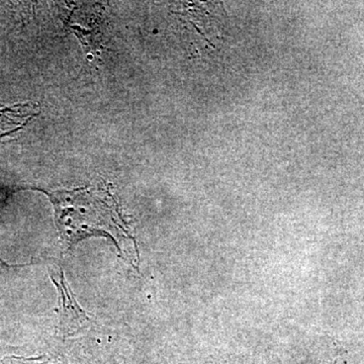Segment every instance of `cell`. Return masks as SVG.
<instances>
[{"label": "cell", "instance_id": "1", "mask_svg": "<svg viewBox=\"0 0 364 364\" xmlns=\"http://www.w3.org/2000/svg\"><path fill=\"white\" fill-rule=\"evenodd\" d=\"M41 191L49 196L55 208V222L62 238L75 245L91 236H107L117 249L133 241L114 196L105 189L79 188L73 191Z\"/></svg>", "mask_w": 364, "mask_h": 364}, {"label": "cell", "instance_id": "2", "mask_svg": "<svg viewBox=\"0 0 364 364\" xmlns=\"http://www.w3.org/2000/svg\"><path fill=\"white\" fill-rule=\"evenodd\" d=\"M64 280L65 279H63V275H61V279L59 280L60 284L55 282L61 291V298L63 299L61 328L62 331L73 333L78 331L81 327L87 324L90 318L79 308L73 296H71L70 291H68V287Z\"/></svg>", "mask_w": 364, "mask_h": 364}]
</instances>
